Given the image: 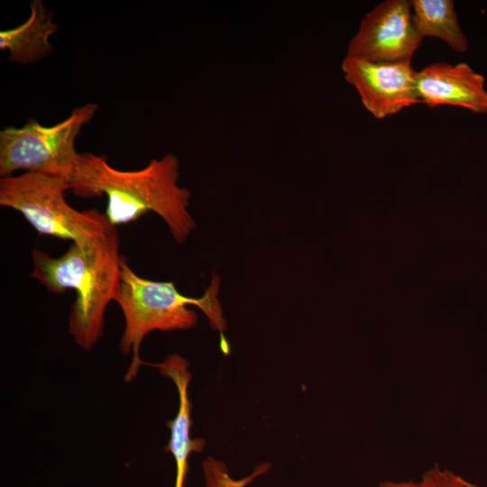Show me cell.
I'll return each mask as SVG.
<instances>
[{"mask_svg":"<svg viewBox=\"0 0 487 487\" xmlns=\"http://www.w3.org/2000/svg\"><path fill=\"white\" fill-rule=\"evenodd\" d=\"M67 180L24 172L0 179V206L23 215L41 235L85 244L107 232L112 225L96 208L78 211L68 204Z\"/></svg>","mask_w":487,"mask_h":487,"instance_id":"obj_4","label":"cell"},{"mask_svg":"<svg viewBox=\"0 0 487 487\" xmlns=\"http://www.w3.org/2000/svg\"><path fill=\"white\" fill-rule=\"evenodd\" d=\"M379 487H419L418 482L413 481L408 482H391L386 481L379 483Z\"/></svg>","mask_w":487,"mask_h":487,"instance_id":"obj_13","label":"cell"},{"mask_svg":"<svg viewBox=\"0 0 487 487\" xmlns=\"http://www.w3.org/2000/svg\"><path fill=\"white\" fill-rule=\"evenodd\" d=\"M422 40L413 23L411 1L387 0L362 19L346 55L372 62H411Z\"/></svg>","mask_w":487,"mask_h":487,"instance_id":"obj_6","label":"cell"},{"mask_svg":"<svg viewBox=\"0 0 487 487\" xmlns=\"http://www.w3.org/2000/svg\"><path fill=\"white\" fill-rule=\"evenodd\" d=\"M97 109L96 104L87 103L51 126L30 119L21 127L4 128L0 132L1 178L24 170L62 178L69 183L80 157L77 137Z\"/></svg>","mask_w":487,"mask_h":487,"instance_id":"obj_5","label":"cell"},{"mask_svg":"<svg viewBox=\"0 0 487 487\" xmlns=\"http://www.w3.org/2000/svg\"><path fill=\"white\" fill-rule=\"evenodd\" d=\"M418 484L419 487H476L462 476L437 465L426 471Z\"/></svg>","mask_w":487,"mask_h":487,"instance_id":"obj_12","label":"cell"},{"mask_svg":"<svg viewBox=\"0 0 487 487\" xmlns=\"http://www.w3.org/2000/svg\"><path fill=\"white\" fill-rule=\"evenodd\" d=\"M179 161L173 154L152 159L137 170H121L104 155L80 153L69 181L80 198L107 199L105 215L112 226L138 220L149 212L166 223L179 244H183L196 224L188 212L190 192L179 185Z\"/></svg>","mask_w":487,"mask_h":487,"instance_id":"obj_1","label":"cell"},{"mask_svg":"<svg viewBox=\"0 0 487 487\" xmlns=\"http://www.w3.org/2000/svg\"><path fill=\"white\" fill-rule=\"evenodd\" d=\"M417 91L421 103L461 106L475 114H487L485 78L468 64L432 63L417 72Z\"/></svg>","mask_w":487,"mask_h":487,"instance_id":"obj_8","label":"cell"},{"mask_svg":"<svg viewBox=\"0 0 487 487\" xmlns=\"http://www.w3.org/2000/svg\"><path fill=\"white\" fill-rule=\"evenodd\" d=\"M116 228L112 226L88 243H71L58 257L38 248L32 250L31 277L54 294L75 290L69 333L86 351L101 338L106 308L120 290L123 255Z\"/></svg>","mask_w":487,"mask_h":487,"instance_id":"obj_2","label":"cell"},{"mask_svg":"<svg viewBox=\"0 0 487 487\" xmlns=\"http://www.w3.org/2000/svg\"><path fill=\"white\" fill-rule=\"evenodd\" d=\"M121 268V286L115 301L124 318L120 350L123 354L133 353L132 363L125 374L127 382L135 378L143 364L139 351L147 334L154 330H184L197 324L198 315L188 306L199 308L214 329H225V321L216 298L219 279L216 275L205 294L193 298L179 291L173 281H157L139 276L131 269L124 255Z\"/></svg>","mask_w":487,"mask_h":487,"instance_id":"obj_3","label":"cell"},{"mask_svg":"<svg viewBox=\"0 0 487 487\" xmlns=\"http://www.w3.org/2000/svg\"><path fill=\"white\" fill-rule=\"evenodd\" d=\"M28 19L15 28L0 32V49L8 51L11 62L32 63L50 54V37L58 30L51 14L41 0L30 4Z\"/></svg>","mask_w":487,"mask_h":487,"instance_id":"obj_9","label":"cell"},{"mask_svg":"<svg viewBox=\"0 0 487 487\" xmlns=\"http://www.w3.org/2000/svg\"><path fill=\"white\" fill-rule=\"evenodd\" d=\"M342 70L363 106L378 119L421 103L417 91L418 71L411 62H372L346 55Z\"/></svg>","mask_w":487,"mask_h":487,"instance_id":"obj_7","label":"cell"},{"mask_svg":"<svg viewBox=\"0 0 487 487\" xmlns=\"http://www.w3.org/2000/svg\"><path fill=\"white\" fill-rule=\"evenodd\" d=\"M412 17L418 32L424 37H436L454 51L464 52L468 40L463 32L452 0H413Z\"/></svg>","mask_w":487,"mask_h":487,"instance_id":"obj_10","label":"cell"},{"mask_svg":"<svg viewBox=\"0 0 487 487\" xmlns=\"http://www.w3.org/2000/svg\"><path fill=\"white\" fill-rule=\"evenodd\" d=\"M202 465L206 487H245L254 478L264 473L270 468L269 464H262L251 475L241 480H234L230 476L228 469L223 462L209 457L203 462Z\"/></svg>","mask_w":487,"mask_h":487,"instance_id":"obj_11","label":"cell"}]
</instances>
